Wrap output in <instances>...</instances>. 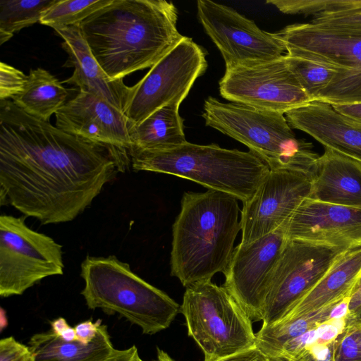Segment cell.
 Instances as JSON below:
<instances>
[{
    "mask_svg": "<svg viewBox=\"0 0 361 361\" xmlns=\"http://www.w3.org/2000/svg\"><path fill=\"white\" fill-rule=\"evenodd\" d=\"M361 283V277H360V280H359L358 283ZM358 283H357V284H358Z\"/></svg>",
    "mask_w": 361,
    "mask_h": 361,
    "instance_id": "47",
    "label": "cell"
},
{
    "mask_svg": "<svg viewBox=\"0 0 361 361\" xmlns=\"http://www.w3.org/2000/svg\"><path fill=\"white\" fill-rule=\"evenodd\" d=\"M27 75L4 62L0 63V100H8L20 94L27 82Z\"/></svg>",
    "mask_w": 361,
    "mask_h": 361,
    "instance_id": "31",
    "label": "cell"
},
{
    "mask_svg": "<svg viewBox=\"0 0 361 361\" xmlns=\"http://www.w3.org/2000/svg\"><path fill=\"white\" fill-rule=\"evenodd\" d=\"M86 305L118 314L152 335L169 328L180 305L166 293L138 276L116 256H87L81 264Z\"/></svg>",
    "mask_w": 361,
    "mask_h": 361,
    "instance_id": "5",
    "label": "cell"
},
{
    "mask_svg": "<svg viewBox=\"0 0 361 361\" xmlns=\"http://www.w3.org/2000/svg\"><path fill=\"white\" fill-rule=\"evenodd\" d=\"M219 84L221 97L233 103L283 114L312 102L284 55L227 68Z\"/></svg>",
    "mask_w": 361,
    "mask_h": 361,
    "instance_id": "11",
    "label": "cell"
},
{
    "mask_svg": "<svg viewBox=\"0 0 361 361\" xmlns=\"http://www.w3.org/2000/svg\"><path fill=\"white\" fill-rule=\"evenodd\" d=\"M142 360V359H141ZM141 361V360H140Z\"/></svg>",
    "mask_w": 361,
    "mask_h": 361,
    "instance_id": "48",
    "label": "cell"
},
{
    "mask_svg": "<svg viewBox=\"0 0 361 361\" xmlns=\"http://www.w3.org/2000/svg\"><path fill=\"white\" fill-rule=\"evenodd\" d=\"M310 23L327 27L361 30V0H331Z\"/></svg>",
    "mask_w": 361,
    "mask_h": 361,
    "instance_id": "29",
    "label": "cell"
},
{
    "mask_svg": "<svg viewBox=\"0 0 361 361\" xmlns=\"http://www.w3.org/2000/svg\"><path fill=\"white\" fill-rule=\"evenodd\" d=\"M234 196L212 190L185 192L173 225L171 274L185 288L224 274L241 230Z\"/></svg>",
    "mask_w": 361,
    "mask_h": 361,
    "instance_id": "3",
    "label": "cell"
},
{
    "mask_svg": "<svg viewBox=\"0 0 361 361\" xmlns=\"http://www.w3.org/2000/svg\"><path fill=\"white\" fill-rule=\"evenodd\" d=\"M337 303L297 318L279 319L261 326L256 334V346L271 359H278L286 343L329 320Z\"/></svg>",
    "mask_w": 361,
    "mask_h": 361,
    "instance_id": "25",
    "label": "cell"
},
{
    "mask_svg": "<svg viewBox=\"0 0 361 361\" xmlns=\"http://www.w3.org/2000/svg\"><path fill=\"white\" fill-rule=\"evenodd\" d=\"M112 0H55L42 14L39 23L54 29L79 25Z\"/></svg>",
    "mask_w": 361,
    "mask_h": 361,
    "instance_id": "27",
    "label": "cell"
},
{
    "mask_svg": "<svg viewBox=\"0 0 361 361\" xmlns=\"http://www.w3.org/2000/svg\"><path fill=\"white\" fill-rule=\"evenodd\" d=\"M203 107L206 126L246 145L270 170H295L312 178L319 156L312 143L296 138L284 114L212 97Z\"/></svg>",
    "mask_w": 361,
    "mask_h": 361,
    "instance_id": "6",
    "label": "cell"
},
{
    "mask_svg": "<svg viewBox=\"0 0 361 361\" xmlns=\"http://www.w3.org/2000/svg\"><path fill=\"white\" fill-rule=\"evenodd\" d=\"M180 312L204 361H216L256 345L246 312L224 286L212 280L186 287Z\"/></svg>",
    "mask_w": 361,
    "mask_h": 361,
    "instance_id": "7",
    "label": "cell"
},
{
    "mask_svg": "<svg viewBox=\"0 0 361 361\" xmlns=\"http://www.w3.org/2000/svg\"><path fill=\"white\" fill-rule=\"evenodd\" d=\"M100 319L96 322L87 320L79 323L74 328L76 333L77 340L84 344L92 342L97 336L99 326L102 325Z\"/></svg>",
    "mask_w": 361,
    "mask_h": 361,
    "instance_id": "35",
    "label": "cell"
},
{
    "mask_svg": "<svg viewBox=\"0 0 361 361\" xmlns=\"http://www.w3.org/2000/svg\"><path fill=\"white\" fill-rule=\"evenodd\" d=\"M59 336L64 341L68 342L77 340L75 328L71 327V326L67 329H66Z\"/></svg>",
    "mask_w": 361,
    "mask_h": 361,
    "instance_id": "42",
    "label": "cell"
},
{
    "mask_svg": "<svg viewBox=\"0 0 361 361\" xmlns=\"http://www.w3.org/2000/svg\"><path fill=\"white\" fill-rule=\"evenodd\" d=\"M312 178L290 169L270 170L240 214L241 243H249L279 228L310 197Z\"/></svg>",
    "mask_w": 361,
    "mask_h": 361,
    "instance_id": "15",
    "label": "cell"
},
{
    "mask_svg": "<svg viewBox=\"0 0 361 361\" xmlns=\"http://www.w3.org/2000/svg\"><path fill=\"white\" fill-rule=\"evenodd\" d=\"M349 300L350 297L343 299L336 304L330 314V319L347 318L349 315Z\"/></svg>",
    "mask_w": 361,
    "mask_h": 361,
    "instance_id": "39",
    "label": "cell"
},
{
    "mask_svg": "<svg viewBox=\"0 0 361 361\" xmlns=\"http://www.w3.org/2000/svg\"><path fill=\"white\" fill-rule=\"evenodd\" d=\"M55 118L56 127L70 134L128 152L132 146L134 125L123 112L94 94L79 90Z\"/></svg>",
    "mask_w": 361,
    "mask_h": 361,
    "instance_id": "17",
    "label": "cell"
},
{
    "mask_svg": "<svg viewBox=\"0 0 361 361\" xmlns=\"http://www.w3.org/2000/svg\"><path fill=\"white\" fill-rule=\"evenodd\" d=\"M68 90L48 71L31 69L24 90L12 102L29 115L49 121L67 102Z\"/></svg>",
    "mask_w": 361,
    "mask_h": 361,
    "instance_id": "24",
    "label": "cell"
},
{
    "mask_svg": "<svg viewBox=\"0 0 361 361\" xmlns=\"http://www.w3.org/2000/svg\"><path fill=\"white\" fill-rule=\"evenodd\" d=\"M157 360L153 361H175L166 352L159 348H157Z\"/></svg>",
    "mask_w": 361,
    "mask_h": 361,
    "instance_id": "43",
    "label": "cell"
},
{
    "mask_svg": "<svg viewBox=\"0 0 361 361\" xmlns=\"http://www.w3.org/2000/svg\"><path fill=\"white\" fill-rule=\"evenodd\" d=\"M0 361H35V356L29 346L8 336L0 340Z\"/></svg>",
    "mask_w": 361,
    "mask_h": 361,
    "instance_id": "33",
    "label": "cell"
},
{
    "mask_svg": "<svg viewBox=\"0 0 361 361\" xmlns=\"http://www.w3.org/2000/svg\"><path fill=\"white\" fill-rule=\"evenodd\" d=\"M310 198L361 209V164L324 148L312 177Z\"/></svg>",
    "mask_w": 361,
    "mask_h": 361,
    "instance_id": "20",
    "label": "cell"
},
{
    "mask_svg": "<svg viewBox=\"0 0 361 361\" xmlns=\"http://www.w3.org/2000/svg\"><path fill=\"white\" fill-rule=\"evenodd\" d=\"M286 241L283 224L251 243H240L224 272V286L252 322L262 321L271 279Z\"/></svg>",
    "mask_w": 361,
    "mask_h": 361,
    "instance_id": "14",
    "label": "cell"
},
{
    "mask_svg": "<svg viewBox=\"0 0 361 361\" xmlns=\"http://www.w3.org/2000/svg\"><path fill=\"white\" fill-rule=\"evenodd\" d=\"M292 128L310 135L324 148L361 164V125L336 111L332 106L312 101L285 114Z\"/></svg>",
    "mask_w": 361,
    "mask_h": 361,
    "instance_id": "19",
    "label": "cell"
},
{
    "mask_svg": "<svg viewBox=\"0 0 361 361\" xmlns=\"http://www.w3.org/2000/svg\"><path fill=\"white\" fill-rule=\"evenodd\" d=\"M271 360H272V361H285L282 359H271Z\"/></svg>",
    "mask_w": 361,
    "mask_h": 361,
    "instance_id": "46",
    "label": "cell"
},
{
    "mask_svg": "<svg viewBox=\"0 0 361 361\" xmlns=\"http://www.w3.org/2000/svg\"><path fill=\"white\" fill-rule=\"evenodd\" d=\"M8 325V319L6 314V311L1 307L0 310V329L3 331L4 329L6 328Z\"/></svg>",
    "mask_w": 361,
    "mask_h": 361,
    "instance_id": "44",
    "label": "cell"
},
{
    "mask_svg": "<svg viewBox=\"0 0 361 361\" xmlns=\"http://www.w3.org/2000/svg\"><path fill=\"white\" fill-rule=\"evenodd\" d=\"M284 229L287 240L355 250L361 247V209L307 198Z\"/></svg>",
    "mask_w": 361,
    "mask_h": 361,
    "instance_id": "16",
    "label": "cell"
},
{
    "mask_svg": "<svg viewBox=\"0 0 361 361\" xmlns=\"http://www.w3.org/2000/svg\"><path fill=\"white\" fill-rule=\"evenodd\" d=\"M334 109L350 121L361 125V102L332 104Z\"/></svg>",
    "mask_w": 361,
    "mask_h": 361,
    "instance_id": "37",
    "label": "cell"
},
{
    "mask_svg": "<svg viewBox=\"0 0 361 361\" xmlns=\"http://www.w3.org/2000/svg\"><path fill=\"white\" fill-rule=\"evenodd\" d=\"M360 307H361V283H358L349 300V314H353Z\"/></svg>",
    "mask_w": 361,
    "mask_h": 361,
    "instance_id": "40",
    "label": "cell"
},
{
    "mask_svg": "<svg viewBox=\"0 0 361 361\" xmlns=\"http://www.w3.org/2000/svg\"><path fill=\"white\" fill-rule=\"evenodd\" d=\"M54 30L63 39L61 47L68 56L63 67L74 68L72 75L62 83L74 85L79 90L97 95L124 113L134 87L126 85L123 80H112L106 74L92 55L79 25Z\"/></svg>",
    "mask_w": 361,
    "mask_h": 361,
    "instance_id": "18",
    "label": "cell"
},
{
    "mask_svg": "<svg viewBox=\"0 0 361 361\" xmlns=\"http://www.w3.org/2000/svg\"><path fill=\"white\" fill-rule=\"evenodd\" d=\"M204 50L185 37L135 85L124 114L135 126L172 101H183L206 71Z\"/></svg>",
    "mask_w": 361,
    "mask_h": 361,
    "instance_id": "10",
    "label": "cell"
},
{
    "mask_svg": "<svg viewBox=\"0 0 361 361\" xmlns=\"http://www.w3.org/2000/svg\"><path fill=\"white\" fill-rule=\"evenodd\" d=\"M62 245L29 228L25 217L0 216V295H22L44 278L63 274Z\"/></svg>",
    "mask_w": 361,
    "mask_h": 361,
    "instance_id": "9",
    "label": "cell"
},
{
    "mask_svg": "<svg viewBox=\"0 0 361 361\" xmlns=\"http://www.w3.org/2000/svg\"><path fill=\"white\" fill-rule=\"evenodd\" d=\"M137 348L133 345L127 349H116L114 355L104 361H140Z\"/></svg>",
    "mask_w": 361,
    "mask_h": 361,
    "instance_id": "38",
    "label": "cell"
},
{
    "mask_svg": "<svg viewBox=\"0 0 361 361\" xmlns=\"http://www.w3.org/2000/svg\"><path fill=\"white\" fill-rule=\"evenodd\" d=\"M128 155L0 100V204L42 224L75 219L123 171Z\"/></svg>",
    "mask_w": 361,
    "mask_h": 361,
    "instance_id": "1",
    "label": "cell"
},
{
    "mask_svg": "<svg viewBox=\"0 0 361 361\" xmlns=\"http://www.w3.org/2000/svg\"><path fill=\"white\" fill-rule=\"evenodd\" d=\"M51 330L56 335L60 336L70 326L63 317H59L51 322Z\"/></svg>",
    "mask_w": 361,
    "mask_h": 361,
    "instance_id": "41",
    "label": "cell"
},
{
    "mask_svg": "<svg viewBox=\"0 0 361 361\" xmlns=\"http://www.w3.org/2000/svg\"><path fill=\"white\" fill-rule=\"evenodd\" d=\"M335 361H361V319L348 315L345 326L334 341Z\"/></svg>",
    "mask_w": 361,
    "mask_h": 361,
    "instance_id": "30",
    "label": "cell"
},
{
    "mask_svg": "<svg viewBox=\"0 0 361 361\" xmlns=\"http://www.w3.org/2000/svg\"><path fill=\"white\" fill-rule=\"evenodd\" d=\"M55 0H0V44L15 32L39 23L43 12Z\"/></svg>",
    "mask_w": 361,
    "mask_h": 361,
    "instance_id": "26",
    "label": "cell"
},
{
    "mask_svg": "<svg viewBox=\"0 0 361 361\" xmlns=\"http://www.w3.org/2000/svg\"><path fill=\"white\" fill-rule=\"evenodd\" d=\"M28 343L35 361H104L116 350L104 324L88 344L78 340L66 341L51 329L34 334Z\"/></svg>",
    "mask_w": 361,
    "mask_h": 361,
    "instance_id": "22",
    "label": "cell"
},
{
    "mask_svg": "<svg viewBox=\"0 0 361 361\" xmlns=\"http://www.w3.org/2000/svg\"><path fill=\"white\" fill-rule=\"evenodd\" d=\"M178 12L165 0H112L79 24L91 52L112 80L151 68L183 37Z\"/></svg>",
    "mask_w": 361,
    "mask_h": 361,
    "instance_id": "2",
    "label": "cell"
},
{
    "mask_svg": "<svg viewBox=\"0 0 361 361\" xmlns=\"http://www.w3.org/2000/svg\"><path fill=\"white\" fill-rule=\"evenodd\" d=\"M351 315L361 319V307H360L353 314Z\"/></svg>",
    "mask_w": 361,
    "mask_h": 361,
    "instance_id": "45",
    "label": "cell"
},
{
    "mask_svg": "<svg viewBox=\"0 0 361 361\" xmlns=\"http://www.w3.org/2000/svg\"><path fill=\"white\" fill-rule=\"evenodd\" d=\"M197 18L221 52L226 69L277 59L286 51L275 33L261 30L253 20L225 5L197 1Z\"/></svg>",
    "mask_w": 361,
    "mask_h": 361,
    "instance_id": "13",
    "label": "cell"
},
{
    "mask_svg": "<svg viewBox=\"0 0 361 361\" xmlns=\"http://www.w3.org/2000/svg\"><path fill=\"white\" fill-rule=\"evenodd\" d=\"M280 11L286 14L316 15L324 11L330 0H268Z\"/></svg>",
    "mask_w": 361,
    "mask_h": 361,
    "instance_id": "32",
    "label": "cell"
},
{
    "mask_svg": "<svg viewBox=\"0 0 361 361\" xmlns=\"http://www.w3.org/2000/svg\"><path fill=\"white\" fill-rule=\"evenodd\" d=\"M347 251L287 240L271 279L262 326L279 320Z\"/></svg>",
    "mask_w": 361,
    "mask_h": 361,
    "instance_id": "12",
    "label": "cell"
},
{
    "mask_svg": "<svg viewBox=\"0 0 361 361\" xmlns=\"http://www.w3.org/2000/svg\"><path fill=\"white\" fill-rule=\"evenodd\" d=\"M182 102L176 99L135 125L130 133L132 146L130 149L161 150L188 142L183 120L179 114Z\"/></svg>",
    "mask_w": 361,
    "mask_h": 361,
    "instance_id": "23",
    "label": "cell"
},
{
    "mask_svg": "<svg viewBox=\"0 0 361 361\" xmlns=\"http://www.w3.org/2000/svg\"><path fill=\"white\" fill-rule=\"evenodd\" d=\"M334 341L329 343L317 342L305 348L289 361H335Z\"/></svg>",
    "mask_w": 361,
    "mask_h": 361,
    "instance_id": "34",
    "label": "cell"
},
{
    "mask_svg": "<svg viewBox=\"0 0 361 361\" xmlns=\"http://www.w3.org/2000/svg\"><path fill=\"white\" fill-rule=\"evenodd\" d=\"M360 277L361 247L343 255L279 319L297 318L350 297Z\"/></svg>",
    "mask_w": 361,
    "mask_h": 361,
    "instance_id": "21",
    "label": "cell"
},
{
    "mask_svg": "<svg viewBox=\"0 0 361 361\" xmlns=\"http://www.w3.org/2000/svg\"><path fill=\"white\" fill-rule=\"evenodd\" d=\"M275 34L283 42L286 54L336 72L316 101L331 105L361 102V30L308 23L289 25Z\"/></svg>",
    "mask_w": 361,
    "mask_h": 361,
    "instance_id": "8",
    "label": "cell"
},
{
    "mask_svg": "<svg viewBox=\"0 0 361 361\" xmlns=\"http://www.w3.org/2000/svg\"><path fill=\"white\" fill-rule=\"evenodd\" d=\"M216 361H272L256 345Z\"/></svg>",
    "mask_w": 361,
    "mask_h": 361,
    "instance_id": "36",
    "label": "cell"
},
{
    "mask_svg": "<svg viewBox=\"0 0 361 361\" xmlns=\"http://www.w3.org/2000/svg\"><path fill=\"white\" fill-rule=\"evenodd\" d=\"M284 57L288 68L312 101L317 100L320 92L334 79L336 72L309 60L288 54Z\"/></svg>",
    "mask_w": 361,
    "mask_h": 361,
    "instance_id": "28",
    "label": "cell"
},
{
    "mask_svg": "<svg viewBox=\"0 0 361 361\" xmlns=\"http://www.w3.org/2000/svg\"><path fill=\"white\" fill-rule=\"evenodd\" d=\"M134 171L167 173L192 180L209 190L249 200L270 171L252 152L217 145L185 143L166 149L128 151Z\"/></svg>",
    "mask_w": 361,
    "mask_h": 361,
    "instance_id": "4",
    "label": "cell"
}]
</instances>
